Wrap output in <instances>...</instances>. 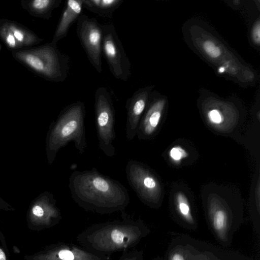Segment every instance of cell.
Returning a JSON list of instances; mask_svg holds the SVG:
<instances>
[{"mask_svg":"<svg viewBox=\"0 0 260 260\" xmlns=\"http://www.w3.org/2000/svg\"><path fill=\"white\" fill-rule=\"evenodd\" d=\"M69 181L72 198L87 211L111 214L124 210L130 202L128 191L123 185L95 168L75 171Z\"/></svg>","mask_w":260,"mask_h":260,"instance_id":"1","label":"cell"},{"mask_svg":"<svg viewBox=\"0 0 260 260\" xmlns=\"http://www.w3.org/2000/svg\"><path fill=\"white\" fill-rule=\"evenodd\" d=\"M121 218L88 226L76 237L81 246L94 253L111 255L131 250L151 233L141 219H134L125 210Z\"/></svg>","mask_w":260,"mask_h":260,"instance_id":"2","label":"cell"},{"mask_svg":"<svg viewBox=\"0 0 260 260\" xmlns=\"http://www.w3.org/2000/svg\"><path fill=\"white\" fill-rule=\"evenodd\" d=\"M85 106L77 101L66 106L60 112L49 132L47 151L49 161L52 163L59 150L73 142L80 154L87 147L85 127Z\"/></svg>","mask_w":260,"mask_h":260,"instance_id":"3","label":"cell"},{"mask_svg":"<svg viewBox=\"0 0 260 260\" xmlns=\"http://www.w3.org/2000/svg\"><path fill=\"white\" fill-rule=\"evenodd\" d=\"M11 52L15 60L47 81L63 82L69 76L70 56L60 51L57 44L51 42Z\"/></svg>","mask_w":260,"mask_h":260,"instance_id":"4","label":"cell"},{"mask_svg":"<svg viewBox=\"0 0 260 260\" xmlns=\"http://www.w3.org/2000/svg\"><path fill=\"white\" fill-rule=\"evenodd\" d=\"M94 113L99 148L107 156L113 157L115 154V112L112 96L104 87L95 91Z\"/></svg>","mask_w":260,"mask_h":260,"instance_id":"5","label":"cell"},{"mask_svg":"<svg viewBox=\"0 0 260 260\" xmlns=\"http://www.w3.org/2000/svg\"><path fill=\"white\" fill-rule=\"evenodd\" d=\"M127 182L144 204L156 207L160 199V184L148 167L136 160L129 159L125 167Z\"/></svg>","mask_w":260,"mask_h":260,"instance_id":"6","label":"cell"},{"mask_svg":"<svg viewBox=\"0 0 260 260\" xmlns=\"http://www.w3.org/2000/svg\"><path fill=\"white\" fill-rule=\"evenodd\" d=\"M102 53L114 78L126 82L131 75V64L116 29L112 23L102 24Z\"/></svg>","mask_w":260,"mask_h":260,"instance_id":"7","label":"cell"},{"mask_svg":"<svg viewBox=\"0 0 260 260\" xmlns=\"http://www.w3.org/2000/svg\"><path fill=\"white\" fill-rule=\"evenodd\" d=\"M76 33L87 57L98 73L102 72V24L82 13L77 20Z\"/></svg>","mask_w":260,"mask_h":260,"instance_id":"8","label":"cell"},{"mask_svg":"<svg viewBox=\"0 0 260 260\" xmlns=\"http://www.w3.org/2000/svg\"><path fill=\"white\" fill-rule=\"evenodd\" d=\"M111 255L90 251L73 243L57 242L45 246L32 254L24 255L25 260H110Z\"/></svg>","mask_w":260,"mask_h":260,"instance_id":"9","label":"cell"},{"mask_svg":"<svg viewBox=\"0 0 260 260\" xmlns=\"http://www.w3.org/2000/svg\"><path fill=\"white\" fill-rule=\"evenodd\" d=\"M62 219L53 195L47 193L36 200L27 215V224L31 231L40 232L58 224Z\"/></svg>","mask_w":260,"mask_h":260,"instance_id":"10","label":"cell"},{"mask_svg":"<svg viewBox=\"0 0 260 260\" xmlns=\"http://www.w3.org/2000/svg\"><path fill=\"white\" fill-rule=\"evenodd\" d=\"M0 39L11 52L39 44L43 40L16 21L0 19Z\"/></svg>","mask_w":260,"mask_h":260,"instance_id":"11","label":"cell"},{"mask_svg":"<svg viewBox=\"0 0 260 260\" xmlns=\"http://www.w3.org/2000/svg\"><path fill=\"white\" fill-rule=\"evenodd\" d=\"M151 90V86L139 88L126 101L125 135L128 141H132L136 136L140 119L149 102Z\"/></svg>","mask_w":260,"mask_h":260,"instance_id":"12","label":"cell"},{"mask_svg":"<svg viewBox=\"0 0 260 260\" xmlns=\"http://www.w3.org/2000/svg\"><path fill=\"white\" fill-rule=\"evenodd\" d=\"M165 101L154 100L148 103L140 119L136 135L139 140L151 137L156 131L162 114Z\"/></svg>","mask_w":260,"mask_h":260,"instance_id":"13","label":"cell"},{"mask_svg":"<svg viewBox=\"0 0 260 260\" xmlns=\"http://www.w3.org/2000/svg\"><path fill=\"white\" fill-rule=\"evenodd\" d=\"M199 249V241L187 235H175L169 243L163 259L192 260Z\"/></svg>","mask_w":260,"mask_h":260,"instance_id":"14","label":"cell"},{"mask_svg":"<svg viewBox=\"0 0 260 260\" xmlns=\"http://www.w3.org/2000/svg\"><path fill=\"white\" fill-rule=\"evenodd\" d=\"M82 0H69L66 1L61 17L56 28L51 42L57 43L65 38L70 27L77 21L82 14Z\"/></svg>","mask_w":260,"mask_h":260,"instance_id":"15","label":"cell"},{"mask_svg":"<svg viewBox=\"0 0 260 260\" xmlns=\"http://www.w3.org/2000/svg\"><path fill=\"white\" fill-rule=\"evenodd\" d=\"M174 211L175 220L180 226L190 231L197 230L198 222L191 205L187 197L181 191L178 192L174 197Z\"/></svg>","mask_w":260,"mask_h":260,"instance_id":"16","label":"cell"},{"mask_svg":"<svg viewBox=\"0 0 260 260\" xmlns=\"http://www.w3.org/2000/svg\"><path fill=\"white\" fill-rule=\"evenodd\" d=\"M199 247L192 260H254L238 252L218 249L200 241Z\"/></svg>","mask_w":260,"mask_h":260,"instance_id":"17","label":"cell"},{"mask_svg":"<svg viewBox=\"0 0 260 260\" xmlns=\"http://www.w3.org/2000/svg\"><path fill=\"white\" fill-rule=\"evenodd\" d=\"M61 2L62 0H21L20 5L30 15L48 20Z\"/></svg>","mask_w":260,"mask_h":260,"instance_id":"18","label":"cell"},{"mask_svg":"<svg viewBox=\"0 0 260 260\" xmlns=\"http://www.w3.org/2000/svg\"><path fill=\"white\" fill-rule=\"evenodd\" d=\"M123 2V0H82L83 8L100 17L110 19Z\"/></svg>","mask_w":260,"mask_h":260,"instance_id":"19","label":"cell"},{"mask_svg":"<svg viewBox=\"0 0 260 260\" xmlns=\"http://www.w3.org/2000/svg\"><path fill=\"white\" fill-rule=\"evenodd\" d=\"M203 48L207 55L212 58H217L221 55L219 46L211 40H206L203 44Z\"/></svg>","mask_w":260,"mask_h":260,"instance_id":"20","label":"cell"},{"mask_svg":"<svg viewBox=\"0 0 260 260\" xmlns=\"http://www.w3.org/2000/svg\"><path fill=\"white\" fill-rule=\"evenodd\" d=\"M169 154L171 159L176 162H179L188 156L187 152L179 146H175L171 148Z\"/></svg>","mask_w":260,"mask_h":260,"instance_id":"21","label":"cell"},{"mask_svg":"<svg viewBox=\"0 0 260 260\" xmlns=\"http://www.w3.org/2000/svg\"><path fill=\"white\" fill-rule=\"evenodd\" d=\"M143 250H127L122 252L118 260H143Z\"/></svg>","mask_w":260,"mask_h":260,"instance_id":"22","label":"cell"},{"mask_svg":"<svg viewBox=\"0 0 260 260\" xmlns=\"http://www.w3.org/2000/svg\"><path fill=\"white\" fill-rule=\"evenodd\" d=\"M209 121L213 124H220L223 121L222 116L220 111L217 109H212L207 114Z\"/></svg>","mask_w":260,"mask_h":260,"instance_id":"23","label":"cell"},{"mask_svg":"<svg viewBox=\"0 0 260 260\" xmlns=\"http://www.w3.org/2000/svg\"><path fill=\"white\" fill-rule=\"evenodd\" d=\"M259 22L258 21L257 23L253 26L252 30V38L254 43L257 45L260 43V27Z\"/></svg>","mask_w":260,"mask_h":260,"instance_id":"24","label":"cell"},{"mask_svg":"<svg viewBox=\"0 0 260 260\" xmlns=\"http://www.w3.org/2000/svg\"><path fill=\"white\" fill-rule=\"evenodd\" d=\"M0 260H9L7 247L2 244L0 245Z\"/></svg>","mask_w":260,"mask_h":260,"instance_id":"25","label":"cell"},{"mask_svg":"<svg viewBox=\"0 0 260 260\" xmlns=\"http://www.w3.org/2000/svg\"><path fill=\"white\" fill-rule=\"evenodd\" d=\"M0 240H1V243L3 245L7 246L5 238L4 237V235L3 234V233L1 232V231H0Z\"/></svg>","mask_w":260,"mask_h":260,"instance_id":"26","label":"cell"},{"mask_svg":"<svg viewBox=\"0 0 260 260\" xmlns=\"http://www.w3.org/2000/svg\"><path fill=\"white\" fill-rule=\"evenodd\" d=\"M151 260H164V259H163V258L158 256L154 257Z\"/></svg>","mask_w":260,"mask_h":260,"instance_id":"27","label":"cell"},{"mask_svg":"<svg viewBox=\"0 0 260 260\" xmlns=\"http://www.w3.org/2000/svg\"><path fill=\"white\" fill-rule=\"evenodd\" d=\"M1 45L0 44V51H1Z\"/></svg>","mask_w":260,"mask_h":260,"instance_id":"28","label":"cell"}]
</instances>
